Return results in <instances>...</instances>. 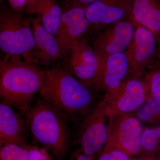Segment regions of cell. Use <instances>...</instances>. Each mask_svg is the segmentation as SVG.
I'll return each mask as SVG.
<instances>
[{"mask_svg": "<svg viewBox=\"0 0 160 160\" xmlns=\"http://www.w3.org/2000/svg\"><path fill=\"white\" fill-rule=\"evenodd\" d=\"M143 81L146 83L149 93L160 99V66L146 72Z\"/></svg>", "mask_w": 160, "mask_h": 160, "instance_id": "obj_21", "label": "cell"}, {"mask_svg": "<svg viewBox=\"0 0 160 160\" xmlns=\"http://www.w3.org/2000/svg\"><path fill=\"white\" fill-rule=\"evenodd\" d=\"M100 60L99 72L93 88L109 93L117 89L126 79L129 72L128 59L125 52H122Z\"/></svg>", "mask_w": 160, "mask_h": 160, "instance_id": "obj_13", "label": "cell"}, {"mask_svg": "<svg viewBox=\"0 0 160 160\" xmlns=\"http://www.w3.org/2000/svg\"><path fill=\"white\" fill-rule=\"evenodd\" d=\"M10 8L15 11L21 12L26 9L27 0H7Z\"/></svg>", "mask_w": 160, "mask_h": 160, "instance_id": "obj_24", "label": "cell"}, {"mask_svg": "<svg viewBox=\"0 0 160 160\" xmlns=\"http://www.w3.org/2000/svg\"><path fill=\"white\" fill-rule=\"evenodd\" d=\"M158 43L151 31L138 25L133 39L125 53L129 63L130 77L140 79L154 62L157 54Z\"/></svg>", "mask_w": 160, "mask_h": 160, "instance_id": "obj_7", "label": "cell"}, {"mask_svg": "<svg viewBox=\"0 0 160 160\" xmlns=\"http://www.w3.org/2000/svg\"><path fill=\"white\" fill-rule=\"evenodd\" d=\"M137 26L130 18L108 25L97 34L91 46L100 59L125 52L133 39Z\"/></svg>", "mask_w": 160, "mask_h": 160, "instance_id": "obj_9", "label": "cell"}, {"mask_svg": "<svg viewBox=\"0 0 160 160\" xmlns=\"http://www.w3.org/2000/svg\"><path fill=\"white\" fill-rule=\"evenodd\" d=\"M25 148L27 149L29 160H53L47 149L44 147L27 144Z\"/></svg>", "mask_w": 160, "mask_h": 160, "instance_id": "obj_22", "label": "cell"}, {"mask_svg": "<svg viewBox=\"0 0 160 160\" xmlns=\"http://www.w3.org/2000/svg\"><path fill=\"white\" fill-rule=\"evenodd\" d=\"M36 2L37 0H27V5L25 9L27 13L29 14L34 13Z\"/></svg>", "mask_w": 160, "mask_h": 160, "instance_id": "obj_26", "label": "cell"}, {"mask_svg": "<svg viewBox=\"0 0 160 160\" xmlns=\"http://www.w3.org/2000/svg\"><path fill=\"white\" fill-rule=\"evenodd\" d=\"M98 160H130L129 156L118 149L104 146Z\"/></svg>", "mask_w": 160, "mask_h": 160, "instance_id": "obj_23", "label": "cell"}, {"mask_svg": "<svg viewBox=\"0 0 160 160\" xmlns=\"http://www.w3.org/2000/svg\"><path fill=\"white\" fill-rule=\"evenodd\" d=\"M24 120L10 104L2 100L0 104V144H15L25 147L27 132Z\"/></svg>", "mask_w": 160, "mask_h": 160, "instance_id": "obj_14", "label": "cell"}, {"mask_svg": "<svg viewBox=\"0 0 160 160\" xmlns=\"http://www.w3.org/2000/svg\"><path fill=\"white\" fill-rule=\"evenodd\" d=\"M26 117L33 139L58 159L63 160L68 139L66 119L42 98L31 106Z\"/></svg>", "mask_w": 160, "mask_h": 160, "instance_id": "obj_3", "label": "cell"}, {"mask_svg": "<svg viewBox=\"0 0 160 160\" xmlns=\"http://www.w3.org/2000/svg\"><path fill=\"white\" fill-rule=\"evenodd\" d=\"M34 14L41 18L43 26L55 36L59 27L62 12L55 0H37Z\"/></svg>", "mask_w": 160, "mask_h": 160, "instance_id": "obj_17", "label": "cell"}, {"mask_svg": "<svg viewBox=\"0 0 160 160\" xmlns=\"http://www.w3.org/2000/svg\"><path fill=\"white\" fill-rule=\"evenodd\" d=\"M97 0H70V4L72 5L86 7L87 5Z\"/></svg>", "mask_w": 160, "mask_h": 160, "instance_id": "obj_25", "label": "cell"}, {"mask_svg": "<svg viewBox=\"0 0 160 160\" xmlns=\"http://www.w3.org/2000/svg\"><path fill=\"white\" fill-rule=\"evenodd\" d=\"M142 151L146 156H156L160 152V124L143 130L141 139Z\"/></svg>", "mask_w": 160, "mask_h": 160, "instance_id": "obj_19", "label": "cell"}, {"mask_svg": "<svg viewBox=\"0 0 160 160\" xmlns=\"http://www.w3.org/2000/svg\"><path fill=\"white\" fill-rule=\"evenodd\" d=\"M132 114L142 123L149 126L160 124V99L154 97L148 91L146 99Z\"/></svg>", "mask_w": 160, "mask_h": 160, "instance_id": "obj_18", "label": "cell"}, {"mask_svg": "<svg viewBox=\"0 0 160 160\" xmlns=\"http://www.w3.org/2000/svg\"><path fill=\"white\" fill-rule=\"evenodd\" d=\"M106 118L109 117L104 99L85 116L78 135L81 149L85 154L92 157L106 145L109 133Z\"/></svg>", "mask_w": 160, "mask_h": 160, "instance_id": "obj_8", "label": "cell"}, {"mask_svg": "<svg viewBox=\"0 0 160 160\" xmlns=\"http://www.w3.org/2000/svg\"><path fill=\"white\" fill-rule=\"evenodd\" d=\"M148 92V88L143 80L126 78L117 89L106 93L103 98L108 117L134 112L145 102Z\"/></svg>", "mask_w": 160, "mask_h": 160, "instance_id": "obj_6", "label": "cell"}, {"mask_svg": "<svg viewBox=\"0 0 160 160\" xmlns=\"http://www.w3.org/2000/svg\"><path fill=\"white\" fill-rule=\"evenodd\" d=\"M45 74V70L20 56L6 55L0 61L1 98L26 116L42 87Z\"/></svg>", "mask_w": 160, "mask_h": 160, "instance_id": "obj_2", "label": "cell"}, {"mask_svg": "<svg viewBox=\"0 0 160 160\" xmlns=\"http://www.w3.org/2000/svg\"><path fill=\"white\" fill-rule=\"evenodd\" d=\"M156 60L158 66H160V42L158 43Z\"/></svg>", "mask_w": 160, "mask_h": 160, "instance_id": "obj_29", "label": "cell"}, {"mask_svg": "<svg viewBox=\"0 0 160 160\" xmlns=\"http://www.w3.org/2000/svg\"><path fill=\"white\" fill-rule=\"evenodd\" d=\"M86 7L72 5L62 12L56 34L62 56L69 55L73 46L84 37L90 26Z\"/></svg>", "mask_w": 160, "mask_h": 160, "instance_id": "obj_11", "label": "cell"}, {"mask_svg": "<svg viewBox=\"0 0 160 160\" xmlns=\"http://www.w3.org/2000/svg\"><path fill=\"white\" fill-rule=\"evenodd\" d=\"M0 160H29L26 148L15 144L1 146Z\"/></svg>", "mask_w": 160, "mask_h": 160, "instance_id": "obj_20", "label": "cell"}, {"mask_svg": "<svg viewBox=\"0 0 160 160\" xmlns=\"http://www.w3.org/2000/svg\"><path fill=\"white\" fill-rule=\"evenodd\" d=\"M157 157L158 160H160V152L159 154H158L157 155H156Z\"/></svg>", "mask_w": 160, "mask_h": 160, "instance_id": "obj_30", "label": "cell"}, {"mask_svg": "<svg viewBox=\"0 0 160 160\" xmlns=\"http://www.w3.org/2000/svg\"><path fill=\"white\" fill-rule=\"evenodd\" d=\"M32 29L38 63L49 66L62 56L57 40L43 26L38 16L32 20Z\"/></svg>", "mask_w": 160, "mask_h": 160, "instance_id": "obj_15", "label": "cell"}, {"mask_svg": "<svg viewBox=\"0 0 160 160\" xmlns=\"http://www.w3.org/2000/svg\"><path fill=\"white\" fill-rule=\"evenodd\" d=\"M74 157L77 160H93L92 157L85 154L84 152L81 153L80 152L75 153Z\"/></svg>", "mask_w": 160, "mask_h": 160, "instance_id": "obj_27", "label": "cell"}, {"mask_svg": "<svg viewBox=\"0 0 160 160\" xmlns=\"http://www.w3.org/2000/svg\"><path fill=\"white\" fill-rule=\"evenodd\" d=\"M76 160L75 159H71V160Z\"/></svg>", "mask_w": 160, "mask_h": 160, "instance_id": "obj_31", "label": "cell"}, {"mask_svg": "<svg viewBox=\"0 0 160 160\" xmlns=\"http://www.w3.org/2000/svg\"><path fill=\"white\" fill-rule=\"evenodd\" d=\"M0 48L6 55L20 56L38 65L32 20L11 8L1 12Z\"/></svg>", "mask_w": 160, "mask_h": 160, "instance_id": "obj_4", "label": "cell"}, {"mask_svg": "<svg viewBox=\"0 0 160 160\" xmlns=\"http://www.w3.org/2000/svg\"><path fill=\"white\" fill-rule=\"evenodd\" d=\"M45 71V80L40 91L43 100L66 120L75 121L89 113L94 101L90 88L65 67L55 66Z\"/></svg>", "mask_w": 160, "mask_h": 160, "instance_id": "obj_1", "label": "cell"}, {"mask_svg": "<svg viewBox=\"0 0 160 160\" xmlns=\"http://www.w3.org/2000/svg\"><path fill=\"white\" fill-rule=\"evenodd\" d=\"M101 61L89 40L83 37L72 49L65 67L89 88H93L99 72Z\"/></svg>", "mask_w": 160, "mask_h": 160, "instance_id": "obj_10", "label": "cell"}, {"mask_svg": "<svg viewBox=\"0 0 160 160\" xmlns=\"http://www.w3.org/2000/svg\"><path fill=\"white\" fill-rule=\"evenodd\" d=\"M130 160H158L156 156H146V157L140 159H133Z\"/></svg>", "mask_w": 160, "mask_h": 160, "instance_id": "obj_28", "label": "cell"}, {"mask_svg": "<svg viewBox=\"0 0 160 160\" xmlns=\"http://www.w3.org/2000/svg\"><path fill=\"white\" fill-rule=\"evenodd\" d=\"M129 18L153 33L158 43L160 42V0H132Z\"/></svg>", "mask_w": 160, "mask_h": 160, "instance_id": "obj_16", "label": "cell"}, {"mask_svg": "<svg viewBox=\"0 0 160 160\" xmlns=\"http://www.w3.org/2000/svg\"></svg>", "mask_w": 160, "mask_h": 160, "instance_id": "obj_32", "label": "cell"}, {"mask_svg": "<svg viewBox=\"0 0 160 160\" xmlns=\"http://www.w3.org/2000/svg\"><path fill=\"white\" fill-rule=\"evenodd\" d=\"M132 0H97L87 5L86 16L90 26H108L129 19Z\"/></svg>", "mask_w": 160, "mask_h": 160, "instance_id": "obj_12", "label": "cell"}, {"mask_svg": "<svg viewBox=\"0 0 160 160\" xmlns=\"http://www.w3.org/2000/svg\"><path fill=\"white\" fill-rule=\"evenodd\" d=\"M142 122L132 113L113 116L110 118L108 139L105 146L118 149L130 156L142 151Z\"/></svg>", "mask_w": 160, "mask_h": 160, "instance_id": "obj_5", "label": "cell"}]
</instances>
